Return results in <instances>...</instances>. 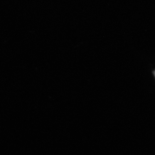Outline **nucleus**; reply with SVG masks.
<instances>
[{
  "label": "nucleus",
  "instance_id": "nucleus-1",
  "mask_svg": "<svg viewBox=\"0 0 155 155\" xmlns=\"http://www.w3.org/2000/svg\"><path fill=\"white\" fill-rule=\"evenodd\" d=\"M154 75H155V71H154Z\"/></svg>",
  "mask_w": 155,
  "mask_h": 155
}]
</instances>
